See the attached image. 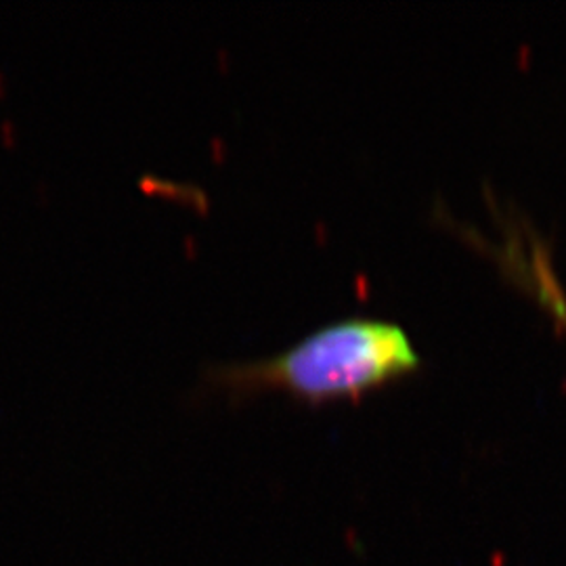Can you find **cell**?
Returning a JSON list of instances; mask_svg holds the SVG:
<instances>
[{
    "mask_svg": "<svg viewBox=\"0 0 566 566\" xmlns=\"http://www.w3.org/2000/svg\"><path fill=\"white\" fill-rule=\"evenodd\" d=\"M420 350L403 327L348 317L306 334L271 357L221 365L210 371L231 390H285L308 403L355 399L418 371Z\"/></svg>",
    "mask_w": 566,
    "mask_h": 566,
    "instance_id": "obj_1",
    "label": "cell"
}]
</instances>
